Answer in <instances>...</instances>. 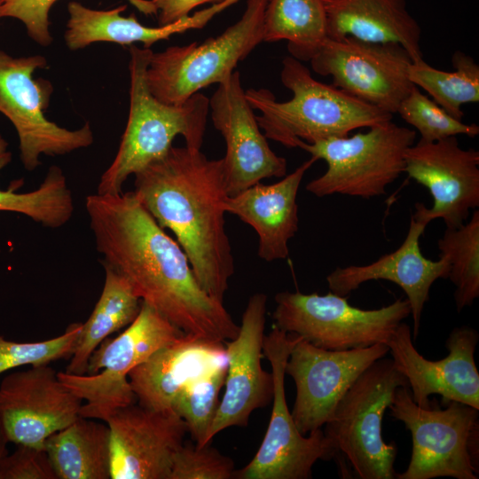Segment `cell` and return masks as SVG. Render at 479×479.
Listing matches in <instances>:
<instances>
[{
    "label": "cell",
    "instance_id": "1",
    "mask_svg": "<svg viewBox=\"0 0 479 479\" xmlns=\"http://www.w3.org/2000/svg\"><path fill=\"white\" fill-rule=\"evenodd\" d=\"M102 264L122 274L137 295L185 334L224 342L240 330L224 302L198 282L185 251L133 192L85 199Z\"/></svg>",
    "mask_w": 479,
    "mask_h": 479
},
{
    "label": "cell",
    "instance_id": "2",
    "mask_svg": "<svg viewBox=\"0 0 479 479\" xmlns=\"http://www.w3.org/2000/svg\"><path fill=\"white\" fill-rule=\"evenodd\" d=\"M135 193L161 227L169 229L200 287L224 302L234 259L225 230L226 190L222 159L200 149L172 146L135 175Z\"/></svg>",
    "mask_w": 479,
    "mask_h": 479
},
{
    "label": "cell",
    "instance_id": "3",
    "mask_svg": "<svg viewBox=\"0 0 479 479\" xmlns=\"http://www.w3.org/2000/svg\"><path fill=\"white\" fill-rule=\"evenodd\" d=\"M291 99L277 101L267 89L245 90L264 136L288 148L299 140L309 144L346 137L352 130L391 121L393 114L347 92L316 80L296 59L286 57L280 72Z\"/></svg>",
    "mask_w": 479,
    "mask_h": 479
},
{
    "label": "cell",
    "instance_id": "4",
    "mask_svg": "<svg viewBox=\"0 0 479 479\" xmlns=\"http://www.w3.org/2000/svg\"><path fill=\"white\" fill-rule=\"evenodd\" d=\"M130 110L125 130L110 166L102 174L97 193L116 194L130 175L163 157L178 135L185 145L200 149L209 111L208 98L198 92L180 105L161 102L151 93L146 70L149 48L130 46Z\"/></svg>",
    "mask_w": 479,
    "mask_h": 479
},
{
    "label": "cell",
    "instance_id": "5",
    "mask_svg": "<svg viewBox=\"0 0 479 479\" xmlns=\"http://www.w3.org/2000/svg\"><path fill=\"white\" fill-rule=\"evenodd\" d=\"M368 129L312 144L296 143V147L327 164L322 176L307 184L309 192L317 197L342 194L364 199L386 193L404 173V153L414 144L416 131L392 120Z\"/></svg>",
    "mask_w": 479,
    "mask_h": 479
},
{
    "label": "cell",
    "instance_id": "6",
    "mask_svg": "<svg viewBox=\"0 0 479 479\" xmlns=\"http://www.w3.org/2000/svg\"><path fill=\"white\" fill-rule=\"evenodd\" d=\"M408 386L392 359L380 358L365 370L324 425L325 436L361 479H394L397 449L382 437V420L396 389Z\"/></svg>",
    "mask_w": 479,
    "mask_h": 479
},
{
    "label": "cell",
    "instance_id": "7",
    "mask_svg": "<svg viewBox=\"0 0 479 479\" xmlns=\"http://www.w3.org/2000/svg\"><path fill=\"white\" fill-rule=\"evenodd\" d=\"M268 0H247L240 19L216 37L153 52L146 70L148 88L168 105H180L210 84L221 83L239 62L263 42Z\"/></svg>",
    "mask_w": 479,
    "mask_h": 479
},
{
    "label": "cell",
    "instance_id": "8",
    "mask_svg": "<svg viewBox=\"0 0 479 479\" xmlns=\"http://www.w3.org/2000/svg\"><path fill=\"white\" fill-rule=\"evenodd\" d=\"M185 333L142 301L135 320L92 352L83 375L58 373L60 381L85 404L80 416L104 421L114 410L137 403L129 381L132 369Z\"/></svg>",
    "mask_w": 479,
    "mask_h": 479
},
{
    "label": "cell",
    "instance_id": "9",
    "mask_svg": "<svg viewBox=\"0 0 479 479\" xmlns=\"http://www.w3.org/2000/svg\"><path fill=\"white\" fill-rule=\"evenodd\" d=\"M275 326L328 350L386 343L411 313L407 299L374 310L354 307L347 296L284 291L275 296Z\"/></svg>",
    "mask_w": 479,
    "mask_h": 479
},
{
    "label": "cell",
    "instance_id": "10",
    "mask_svg": "<svg viewBox=\"0 0 479 479\" xmlns=\"http://www.w3.org/2000/svg\"><path fill=\"white\" fill-rule=\"evenodd\" d=\"M300 337L275 326L264 335L263 356L271 364L274 382L271 419L258 451L247 465L235 469V479H309L318 460L327 461L339 453L323 429L302 435L288 410L285 367Z\"/></svg>",
    "mask_w": 479,
    "mask_h": 479
},
{
    "label": "cell",
    "instance_id": "11",
    "mask_svg": "<svg viewBox=\"0 0 479 479\" xmlns=\"http://www.w3.org/2000/svg\"><path fill=\"white\" fill-rule=\"evenodd\" d=\"M47 66L42 55L15 58L0 51V113L15 128L20 160L29 171L41 164L42 155L67 154L90 146L94 140L89 122L71 130L44 115L53 88L49 81L33 75Z\"/></svg>",
    "mask_w": 479,
    "mask_h": 479
},
{
    "label": "cell",
    "instance_id": "12",
    "mask_svg": "<svg viewBox=\"0 0 479 479\" xmlns=\"http://www.w3.org/2000/svg\"><path fill=\"white\" fill-rule=\"evenodd\" d=\"M445 409L421 407L412 398L407 386L398 387L389 406L393 418L411 432L412 448L405 471L397 479H477L468 441L479 428L477 409L452 401Z\"/></svg>",
    "mask_w": 479,
    "mask_h": 479
},
{
    "label": "cell",
    "instance_id": "13",
    "mask_svg": "<svg viewBox=\"0 0 479 479\" xmlns=\"http://www.w3.org/2000/svg\"><path fill=\"white\" fill-rule=\"evenodd\" d=\"M309 62L334 87L392 114L414 86L408 75L412 59L397 43L326 38Z\"/></svg>",
    "mask_w": 479,
    "mask_h": 479
},
{
    "label": "cell",
    "instance_id": "14",
    "mask_svg": "<svg viewBox=\"0 0 479 479\" xmlns=\"http://www.w3.org/2000/svg\"><path fill=\"white\" fill-rule=\"evenodd\" d=\"M389 351L386 343L328 350L300 337L285 367L286 374L293 378L296 388L291 415L299 432L306 436L321 428L359 375Z\"/></svg>",
    "mask_w": 479,
    "mask_h": 479
},
{
    "label": "cell",
    "instance_id": "15",
    "mask_svg": "<svg viewBox=\"0 0 479 479\" xmlns=\"http://www.w3.org/2000/svg\"><path fill=\"white\" fill-rule=\"evenodd\" d=\"M425 186L433 199L428 208L415 204V218L428 224L441 218L446 228L462 225L479 206V152L463 149L456 137L435 142L420 140L404 153V170Z\"/></svg>",
    "mask_w": 479,
    "mask_h": 479
},
{
    "label": "cell",
    "instance_id": "16",
    "mask_svg": "<svg viewBox=\"0 0 479 479\" xmlns=\"http://www.w3.org/2000/svg\"><path fill=\"white\" fill-rule=\"evenodd\" d=\"M478 341L479 334L475 328L457 326L445 342L448 355L432 361L418 352L410 326L401 322L387 345L395 366L406 377L412 398L418 405L429 406V397L437 394L446 404L456 401L479 410V373L475 361Z\"/></svg>",
    "mask_w": 479,
    "mask_h": 479
},
{
    "label": "cell",
    "instance_id": "17",
    "mask_svg": "<svg viewBox=\"0 0 479 479\" xmlns=\"http://www.w3.org/2000/svg\"><path fill=\"white\" fill-rule=\"evenodd\" d=\"M82 402L49 365L12 373L0 383V420L16 445L44 447L51 435L80 417Z\"/></svg>",
    "mask_w": 479,
    "mask_h": 479
},
{
    "label": "cell",
    "instance_id": "18",
    "mask_svg": "<svg viewBox=\"0 0 479 479\" xmlns=\"http://www.w3.org/2000/svg\"><path fill=\"white\" fill-rule=\"evenodd\" d=\"M208 106L213 124L226 145L223 161L229 196L264 178L287 175V160L271 150L261 131L238 71L218 84L208 98Z\"/></svg>",
    "mask_w": 479,
    "mask_h": 479
},
{
    "label": "cell",
    "instance_id": "19",
    "mask_svg": "<svg viewBox=\"0 0 479 479\" xmlns=\"http://www.w3.org/2000/svg\"><path fill=\"white\" fill-rule=\"evenodd\" d=\"M111 479H169L173 457L187 433L172 410L132 404L111 412Z\"/></svg>",
    "mask_w": 479,
    "mask_h": 479
},
{
    "label": "cell",
    "instance_id": "20",
    "mask_svg": "<svg viewBox=\"0 0 479 479\" xmlns=\"http://www.w3.org/2000/svg\"><path fill=\"white\" fill-rule=\"evenodd\" d=\"M267 296L253 294L242 315L237 336L224 342L227 357L225 391L219 403L210 441L230 427H246L251 413L266 406L273 397L271 373L263 370L262 357Z\"/></svg>",
    "mask_w": 479,
    "mask_h": 479
},
{
    "label": "cell",
    "instance_id": "21",
    "mask_svg": "<svg viewBox=\"0 0 479 479\" xmlns=\"http://www.w3.org/2000/svg\"><path fill=\"white\" fill-rule=\"evenodd\" d=\"M428 224L412 215L407 235L395 251L366 265L338 267L327 277L330 292L348 296L362 284L383 279L399 286L406 294L412 318V340L420 332L421 314L429 298V290L438 279H447L450 263L446 257L433 261L421 253L420 238Z\"/></svg>",
    "mask_w": 479,
    "mask_h": 479
},
{
    "label": "cell",
    "instance_id": "22",
    "mask_svg": "<svg viewBox=\"0 0 479 479\" xmlns=\"http://www.w3.org/2000/svg\"><path fill=\"white\" fill-rule=\"evenodd\" d=\"M224 364V342L184 334L132 369L129 381L137 404L167 411L185 386Z\"/></svg>",
    "mask_w": 479,
    "mask_h": 479
},
{
    "label": "cell",
    "instance_id": "23",
    "mask_svg": "<svg viewBox=\"0 0 479 479\" xmlns=\"http://www.w3.org/2000/svg\"><path fill=\"white\" fill-rule=\"evenodd\" d=\"M318 161L312 157L272 185L257 183L228 196L225 212L237 216L258 235V255L266 262L286 259L288 242L298 231L297 193L306 171Z\"/></svg>",
    "mask_w": 479,
    "mask_h": 479
},
{
    "label": "cell",
    "instance_id": "24",
    "mask_svg": "<svg viewBox=\"0 0 479 479\" xmlns=\"http://www.w3.org/2000/svg\"><path fill=\"white\" fill-rule=\"evenodd\" d=\"M234 3L235 0H225L170 24L147 27L141 24L134 14L128 17L121 15L127 8L126 4L109 10H94L73 1L67 4L68 20L64 40L71 51L81 50L98 42L122 46L141 43L144 48L150 49L155 43L169 40L173 35L202 28L216 14Z\"/></svg>",
    "mask_w": 479,
    "mask_h": 479
},
{
    "label": "cell",
    "instance_id": "25",
    "mask_svg": "<svg viewBox=\"0 0 479 479\" xmlns=\"http://www.w3.org/2000/svg\"><path fill=\"white\" fill-rule=\"evenodd\" d=\"M327 38L347 36L380 43H397L412 61L422 59L421 29L405 0H325Z\"/></svg>",
    "mask_w": 479,
    "mask_h": 479
},
{
    "label": "cell",
    "instance_id": "26",
    "mask_svg": "<svg viewBox=\"0 0 479 479\" xmlns=\"http://www.w3.org/2000/svg\"><path fill=\"white\" fill-rule=\"evenodd\" d=\"M44 448L58 479H111L107 424L79 417L51 435Z\"/></svg>",
    "mask_w": 479,
    "mask_h": 479
},
{
    "label": "cell",
    "instance_id": "27",
    "mask_svg": "<svg viewBox=\"0 0 479 479\" xmlns=\"http://www.w3.org/2000/svg\"><path fill=\"white\" fill-rule=\"evenodd\" d=\"M105 269V283L95 307L82 324L75 350L66 373H86L92 352L111 334L130 325L137 317L142 300L137 295L129 280L112 267Z\"/></svg>",
    "mask_w": 479,
    "mask_h": 479
},
{
    "label": "cell",
    "instance_id": "28",
    "mask_svg": "<svg viewBox=\"0 0 479 479\" xmlns=\"http://www.w3.org/2000/svg\"><path fill=\"white\" fill-rule=\"evenodd\" d=\"M327 38L325 0H268L263 42L287 41L299 61H310Z\"/></svg>",
    "mask_w": 479,
    "mask_h": 479
},
{
    "label": "cell",
    "instance_id": "29",
    "mask_svg": "<svg viewBox=\"0 0 479 479\" xmlns=\"http://www.w3.org/2000/svg\"><path fill=\"white\" fill-rule=\"evenodd\" d=\"M452 63L455 71L445 72L429 66L420 59L409 67V79L423 89L450 115L462 121L461 106L479 102V66L475 59L457 51Z\"/></svg>",
    "mask_w": 479,
    "mask_h": 479
},
{
    "label": "cell",
    "instance_id": "30",
    "mask_svg": "<svg viewBox=\"0 0 479 479\" xmlns=\"http://www.w3.org/2000/svg\"><path fill=\"white\" fill-rule=\"evenodd\" d=\"M439 256L450 263L448 279L455 286L454 301L458 312L470 307L479 297V211L456 228H446L438 240Z\"/></svg>",
    "mask_w": 479,
    "mask_h": 479
},
{
    "label": "cell",
    "instance_id": "31",
    "mask_svg": "<svg viewBox=\"0 0 479 479\" xmlns=\"http://www.w3.org/2000/svg\"><path fill=\"white\" fill-rule=\"evenodd\" d=\"M0 211L20 213L49 228L66 224L74 213V202L62 169L51 166L39 187L31 192L0 189Z\"/></svg>",
    "mask_w": 479,
    "mask_h": 479
},
{
    "label": "cell",
    "instance_id": "32",
    "mask_svg": "<svg viewBox=\"0 0 479 479\" xmlns=\"http://www.w3.org/2000/svg\"><path fill=\"white\" fill-rule=\"evenodd\" d=\"M227 364L221 365L185 386L176 397L171 410L186 424L197 446L209 444V432L219 406V393Z\"/></svg>",
    "mask_w": 479,
    "mask_h": 479
},
{
    "label": "cell",
    "instance_id": "33",
    "mask_svg": "<svg viewBox=\"0 0 479 479\" xmlns=\"http://www.w3.org/2000/svg\"><path fill=\"white\" fill-rule=\"evenodd\" d=\"M397 113L415 128L420 135V140L424 142H435L457 135L475 137L479 134L477 124H467L455 119L415 85L401 101Z\"/></svg>",
    "mask_w": 479,
    "mask_h": 479
},
{
    "label": "cell",
    "instance_id": "34",
    "mask_svg": "<svg viewBox=\"0 0 479 479\" xmlns=\"http://www.w3.org/2000/svg\"><path fill=\"white\" fill-rule=\"evenodd\" d=\"M81 328L82 323H72L57 337L32 342H13L0 335V374L24 365H49L70 358Z\"/></svg>",
    "mask_w": 479,
    "mask_h": 479
},
{
    "label": "cell",
    "instance_id": "35",
    "mask_svg": "<svg viewBox=\"0 0 479 479\" xmlns=\"http://www.w3.org/2000/svg\"><path fill=\"white\" fill-rule=\"evenodd\" d=\"M209 444L200 447L184 443L173 457L169 479L233 478V460Z\"/></svg>",
    "mask_w": 479,
    "mask_h": 479
},
{
    "label": "cell",
    "instance_id": "36",
    "mask_svg": "<svg viewBox=\"0 0 479 479\" xmlns=\"http://www.w3.org/2000/svg\"><path fill=\"white\" fill-rule=\"evenodd\" d=\"M58 0H1L0 19L19 20L28 36L37 44L47 47L52 43L49 12ZM145 14H157L150 0H128Z\"/></svg>",
    "mask_w": 479,
    "mask_h": 479
},
{
    "label": "cell",
    "instance_id": "37",
    "mask_svg": "<svg viewBox=\"0 0 479 479\" xmlns=\"http://www.w3.org/2000/svg\"><path fill=\"white\" fill-rule=\"evenodd\" d=\"M0 479H58L44 447L18 444L0 467Z\"/></svg>",
    "mask_w": 479,
    "mask_h": 479
},
{
    "label": "cell",
    "instance_id": "38",
    "mask_svg": "<svg viewBox=\"0 0 479 479\" xmlns=\"http://www.w3.org/2000/svg\"><path fill=\"white\" fill-rule=\"evenodd\" d=\"M154 6L159 26L170 24L185 18L198 6L211 3L216 4L224 0H150Z\"/></svg>",
    "mask_w": 479,
    "mask_h": 479
},
{
    "label": "cell",
    "instance_id": "39",
    "mask_svg": "<svg viewBox=\"0 0 479 479\" xmlns=\"http://www.w3.org/2000/svg\"><path fill=\"white\" fill-rule=\"evenodd\" d=\"M12 161V153L8 150V143L0 136V170Z\"/></svg>",
    "mask_w": 479,
    "mask_h": 479
},
{
    "label": "cell",
    "instance_id": "40",
    "mask_svg": "<svg viewBox=\"0 0 479 479\" xmlns=\"http://www.w3.org/2000/svg\"><path fill=\"white\" fill-rule=\"evenodd\" d=\"M9 443V440L7 438V436L5 434L4 428L3 427V424L0 420V467L3 459L4 457L8 454L7 451V444Z\"/></svg>",
    "mask_w": 479,
    "mask_h": 479
},
{
    "label": "cell",
    "instance_id": "41",
    "mask_svg": "<svg viewBox=\"0 0 479 479\" xmlns=\"http://www.w3.org/2000/svg\"><path fill=\"white\" fill-rule=\"evenodd\" d=\"M0 3H1V0H0Z\"/></svg>",
    "mask_w": 479,
    "mask_h": 479
}]
</instances>
